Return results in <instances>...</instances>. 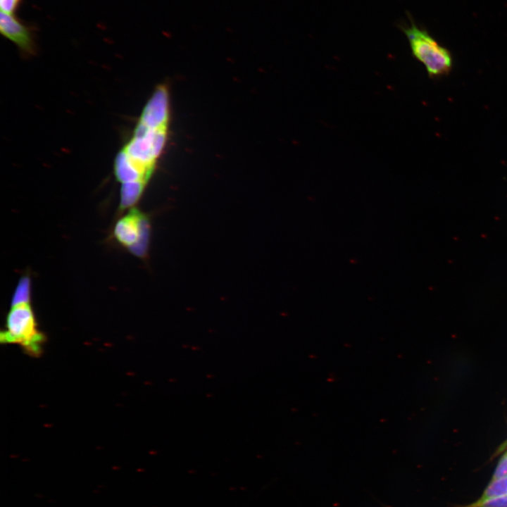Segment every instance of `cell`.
Listing matches in <instances>:
<instances>
[{"mask_svg": "<svg viewBox=\"0 0 507 507\" xmlns=\"http://www.w3.org/2000/svg\"><path fill=\"white\" fill-rule=\"evenodd\" d=\"M463 507H507V495L479 499L477 501Z\"/></svg>", "mask_w": 507, "mask_h": 507, "instance_id": "9c48e42d", "label": "cell"}, {"mask_svg": "<svg viewBox=\"0 0 507 507\" xmlns=\"http://www.w3.org/2000/svg\"><path fill=\"white\" fill-rule=\"evenodd\" d=\"M507 476V452L499 460L492 479H499Z\"/></svg>", "mask_w": 507, "mask_h": 507, "instance_id": "8fae6325", "label": "cell"}, {"mask_svg": "<svg viewBox=\"0 0 507 507\" xmlns=\"http://www.w3.org/2000/svg\"><path fill=\"white\" fill-rule=\"evenodd\" d=\"M113 236L132 254L142 257L146 252L149 242V221L139 211L132 208L116 222Z\"/></svg>", "mask_w": 507, "mask_h": 507, "instance_id": "277c9868", "label": "cell"}, {"mask_svg": "<svg viewBox=\"0 0 507 507\" xmlns=\"http://www.w3.org/2000/svg\"><path fill=\"white\" fill-rule=\"evenodd\" d=\"M21 3V0H0L1 12L14 14Z\"/></svg>", "mask_w": 507, "mask_h": 507, "instance_id": "30bf717a", "label": "cell"}, {"mask_svg": "<svg viewBox=\"0 0 507 507\" xmlns=\"http://www.w3.org/2000/svg\"><path fill=\"white\" fill-rule=\"evenodd\" d=\"M402 30L408 39L413 56L424 65L430 77H439L451 71L453 65L451 54L426 30L412 22L410 25L403 27Z\"/></svg>", "mask_w": 507, "mask_h": 507, "instance_id": "7a4b0ae2", "label": "cell"}, {"mask_svg": "<svg viewBox=\"0 0 507 507\" xmlns=\"http://www.w3.org/2000/svg\"><path fill=\"white\" fill-rule=\"evenodd\" d=\"M30 289L31 281L30 277L27 275L22 277L12 296L11 306L30 303Z\"/></svg>", "mask_w": 507, "mask_h": 507, "instance_id": "52a82bcc", "label": "cell"}, {"mask_svg": "<svg viewBox=\"0 0 507 507\" xmlns=\"http://www.w3.org/2000/svg\"><path fill=\"white\" fill-rule=\"evenodd\" d=\"M169 115V101L167 89L159 87L144 106L140 120L151 127H166Z\"/></svg>", "mask_w": 507, "mask_h": 507, "instance_id": "8992f818", "label": "cell"}, {"mask_svg": "<svg viewBox=\"0 0 507 507\" xmlns=\"http://www.w3.org/2000/svg\"><path fill=\"white\" fill-rule=\"evenodd\" d=\"M0 340L1 343L20 344L30 355L41 353L45 337L37 328L30 303L11 306Z\"/></svg>", "mask_w": 507, "mask_h": 507, "instance_id": "3957f363", "label": "cell"}, {"mask_svg": "<svg viewBox=\"0 0 507 507\" xmlns=\"http://www.w3.org/2000/svg\"><path fill=\"white\" fill-rule=\"evenodd\" d=\"M501 495H507V476L499 479H492L480 499Z\"/></svg>", "mask_w": 507, "mask_h": 507, "instance_id": "ba28073f", "label": "cell"}, {"mask_svg": "<svg viewBox=\"0 0 507 507\" xmlns=\"http://www.w3.org/2000/svg\"><path fill=\"white\" fill-rule=\"evenodd\" d=\"M1 35L13 42L25 56H33L37 51L34 28L23 23L14 14L1 12Z\"/></svg>", "mask_w": 507, "mask_h": 507, "instance_id": "5b68a950", "label": "cell"}, {"mask_svg": "<svg viewBox=\"0 0 507 507\" xmlns=\"http://www.w3.org/2000/svg\"><path fill=\"white\" fill-rule=\"evenodd\" d=\"M165 140L166 127H154L139 119L131 138L114 161V175L121 187L144 189Z\"/></svg>", "mask_w": 507, "mask_h": 507, "instance_id": "6da1fadb", "label": "cell"}]
</instances>
